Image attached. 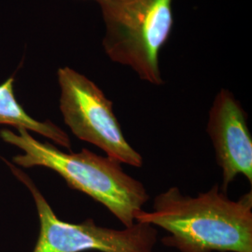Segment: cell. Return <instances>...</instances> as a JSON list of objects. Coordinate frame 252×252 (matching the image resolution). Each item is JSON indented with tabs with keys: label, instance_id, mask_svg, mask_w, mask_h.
<instances>
[{
	"label": "cell",
	"instance_id": "1",
	"mask_svg": "<svg viewBox=\"0 0 252 252\" xmlns=\"http://www.w3.org/2000/svg\"><path fill=\"white\" fill-rule=\"evenodd\" d=\"M135 222L162 228V245L180 252H252V191L234 201L217 184L195 197L171 187Z\"/></svg>",
	"mask_w": 252,
	"mask_h": 252
},
{
	"label": "cell",
	"instance_id": "7",
	"mask_svg": "<svg viewBox=\"0 0 252 252\" xmlns=\"http://www.w3.org/2000/svg\"><path fill=\"white\" fill-rule=\"evenodd\" d=\"M14 77L0 84V126L23 128L28 132L45 136L54 143L70 150L71 140L62 128L47 120L37 121L31 117L19 103L14 93Z\"/></svg>",
	"mask_w": 252,
	"mask_h": 252
},
{
	"label": "cell",
	"instance_id": "4",
	"mask_svg": "<svg viewBox=\"0 0 252 252\" xmlns=\"http://www.w3.org/2000/svg\"><path fill=\"white\" fill-rule=\"evenodd\" d=\"M2 160L27 186L35 201L39 234L32 252H154L158 241V231L154 226L135 222L117 230L97 225L93 219L81 223L63 221L55 215L33 180L15 164Z\"/></svg>",
	"mask_w": 252,
	"mask_h": 252
},
{
	"label": "cell",
	"instance_id": "8",
	"mask_svg": "<svg viewBox=\"0 0 252 252\" xmlns=\"http://www.w3.org/2000/svg\"><path fill=\"white\" fill-rule=\"evenodd\" d=\"M95 1H97V0H95Z\"/></svg>",
	"mask_w": 252,
	"mask_h": 252
},
{
	"label": "cell",
	"instance_id": "2",
	"mask_svg": "<svg viewBox=\"0 0 252 252\" xmlns=\"http://www.w3.org/2000/svg\"><path fill=\"white\" fill-rule=\"evenodd\" d=\"M1 139L17 147L22 154L12 157L24 168L45 167L63 178L69 188L95 200L116 217L125 227L135 222L150 195L142 182L126 173L122 163L82 149L80 153H63L50 142H40L23 128L17 133L0 130Z\"/></svg>",
	"mask_w": 252,
	"mask_h": 252
},
{
	"label": "cell",
	"instance_id": "6",
	"mask_svg": "<svg viewBox=\"0 0 252 252\" xmlns=\"http://www.w3.org/2000/svg\"><path fill=\"white\" fill-rule=\"evenodd\" d=\"M207 132L222 170L220 189L227 192L238 175L252 184V136L248 115L231 91L218 92L208 112Z\"/></svg>",
	"mask_w": 252,
	"mask_h": 252
},
{
	"label": "cell",
	"instance_id": "3",
	"mask_svg": "<svg viewBox=\"0 0 252 252\" xmlns=\"http://www.w3.org/2000/svg\"><path fill=\"white\" fill-rule=\"evenodd\" d=\"M108 58L130 67L140 80L164 83L160 54L174 26L173 0H97Z\"/></svg>",
	"mask_w": 252,
	"mask_h": 252
},
{
	"label": "cell",
	"instance_id": "5",
	"mask_svg": "<svg viewBox=\"0 0 252 252\" xmlns=\"http://www.w3.org/2000/svg\"><path fill=\"white\" fill-rule=\"evenodd\" d=\"M57 79L59 108L73 135L96 146L111 159L141 167L143 157L126 140L113 103L104 92L85 75L69 66L60 67Z\"/></svg>",
	"mask_w": 252,
	"mask_h": 252
}]
</instances>
